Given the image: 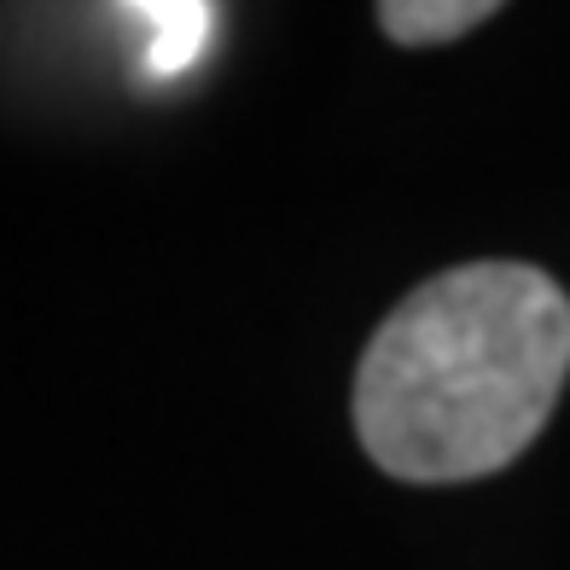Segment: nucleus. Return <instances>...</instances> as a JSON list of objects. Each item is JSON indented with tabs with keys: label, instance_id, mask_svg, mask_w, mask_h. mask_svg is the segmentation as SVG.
Returning a JSON list of instances; mask_svg holds the SVG:
<instances>
[{
	"label": "nucleus",
	"instance_id": "obj_2",
	"mask_svg": "<svg viewBox=\"0 0 570 570\" xmlns=\"http://www.w3.org/2000/svg\"><path fill=\"white\" fill-rule=\"evenodd\" d=\"M495 18V0H384L379 30L402 47H436Z\"/></svg>",
	"mask_w": 570,
	"mask_h": 570
},
{
	"label": "nucleus",
	"instance_id": "obj_1",
	"mask_svg": "<svg viewBox=\"0 0 570 570\" xmlns=\"http://www.w3.org/2000/svg\"><path fill=\"white\" fill-rule=\"evenodd\" d=\"M570 379V297L530 263H465L407 292L355 367V436L402 483L524 454Z\"/></svg>",
	"mask_w": 570,
	"mask_h": 570
}]
</instances>
